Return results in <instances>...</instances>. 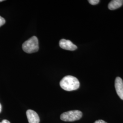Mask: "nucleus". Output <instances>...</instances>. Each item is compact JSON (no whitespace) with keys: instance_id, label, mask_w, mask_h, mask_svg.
Segmentation results:
<instances>
[{"instance_id":"obj_1","label":"nucleus","mask_w":123,"mask_h":123,"mask_svg":"<svg viewBox=\"0 0 123 123\" xmlns=\"http://www.w3.org/2000/svg\"><path fill=\"white\" fill-rule=\"evenodd\" d=\"M60 85L64 90L71 91L78 89L79 88L80 83L76 77L68 75L62 79L60 82Z\"/></svg>"},{"instance_id":"obj_2","label":"nucleus","mask_w":123,"mask_h":123,"mask_svg":"<svg viewBox=\"0 0 123 123\" xmlns=\"http://www.w3.org/2000/svg\"><path fill=\"white\" fill-rule=\"evenodd\" d=\"M39 43L37 38L33 36L22 44L23 50L27 53H36L38 51Z\"/></svg>"},{"instance_id":"obj_3","label":"nucleus","mask_w":123,"mask_h":123,"mask_svg":"<svg viewBox=\"0 0 123 123\" xmlns=\"http://www.w3.org/2000/svg\"><path fill=\"white\" fill-rule=\"evenodd\" d=\"M83 114L79 110H71L62 113L60 116L62 120L66 122H73L78 120L82 117Z\"/></svg>"},{"instance_id":"obj_4","label":"nucleus","mask_w":123,"mask_h":123,"mask_svg":"<svg viewBox=\"0 0 123 123\" xmlns=\"http://www.w3.org/2000/svg\"><path fill=\"white\" fill-rule=\"evenodd\" d=\"M59 46L62 49L69 51H74L77 49V47L70 40L65 39H62L60 41Z\"/></svg>"},{"instance_id":"obj_5","label":"nucleus","mask_w":123,"mask_h":123,"mask_svg":"<svg viewBox=\"0 0 123 123\" xmlns=\"http://www.w3.org/2000/svg\"><path fill=\"white\" fill-rule=\"evenodd\" d=\"M26 114L29 123H39V117L35 111L28 110L26 111Z\"/></svg>"},{"instance_id":"obj_6","label":"nucleus","mask_w":123,"mask_h":123,"mask_svg":"<svg viewBox=\"0 0 123 123\" xmlns=\"http://www.w3.org/2000/svg\"><path fill=\"white\" fill-rule=\"evenodd\" d=\"M115 88L117 94L123 100V81L120 77H117L115 80Z\"/></svg>"},{"instance_id":"obj_7","label":"nucleus","mask_w":123,"mask_h":123,"mask_svg":"<svg viewBox=\"0 0 123 123\" xmlns=\"http://www.w3.org/2000/svg\"><path fill=\"white\" fill-rule=\"evenodd\" d=\"M123 4L122 0H113L108 5V8L110 10H114L121 7Z\"/></svg>"},{"instance_id":"obj_8","label":"nucleus","mask_w":123,"mask_h":123,"mask_svg":"<svg viewBox=\"0 0 123 123\" xmlns=\"http://www.w3.org/2000/svg\"><path fill=\"white\" fill-rule=\"evenodd\" d=\"M88 1L90 4L95 5L98 4L100 1L99 0H88Z\"/></svg>"},{"instance_id":"obj_9","label":"nucleus","mask_w":123,"mask_h":123,"mask_svg":"<svg viewBox=\"0 0 123 123\" xmlns=\"http://www.w3.org/2000/svg\"><path fill=\"white\" fill-rule=\"evenodd\" d=\"M6 22V21L4 18L0 16V27L3 26Z\"/></svg>"},{"instance_id":"obj_10","label":"nucleus","mask_w":123,"mask_h":123,"mask_svg":"<svg viewBox=\"0 0 123 123\" xmlns=\"http://www.w3.org/2000/svg\"><path fill=\"white\" fill-rule=\"evenodd\" d=\"M94 123H108L107 122H106L104 120H98L97 121H96Z\"/></svg>"},{"instance_id":"obj_11","label":"nucleus","mask_w":123,"mask_h":123,"mask_svg":"<svg viewBox=\"0 0 123 123\" xmlns=\"http://www.w3.org/2000/svg\"><path fill=\"white\" fill-rule=\"evenodd\" d=\"M0 123H11L10 122V121H9L8 120H6V119H4L1 122H0Z\"/></svg>"},{"instance_id":"obj_12","label":"nucleus","mask_w":123,"mask_h":123,"mask_svg":"<svg viewBox=\"0 0 123 123\" xmlns=\"http://www.w3.org/2000/svg\"><path fill=\"white\" fill-rule=\"evenodd\" d=\"M1 108H2L1 105V104H0V113H1Z\"/></svg>"},{"instance_id":"obj_13","label":"nucleus","mask_w":123,"mask_h":123,"mask_svg":"<svg viewBox=\"0 0 123 123\" xmlns=\"http://www.w3.org/2000/svg\"><path fill=\"white\" fill-rule=\"evenodd\" d=\"M4 0H0V2H2V1H3Z\"/></svg>"}]
</instances>
